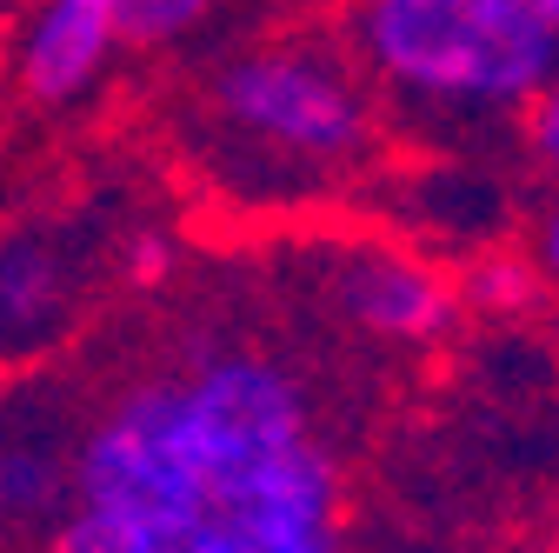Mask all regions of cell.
Instances as JSON below:
<instances>
[{"label":"cell","instance_id":"obj_1","mask_svg":"<svg viewBox=\"0 0 559 553\" xmlns=\"http://www.w3.org/2000/svg\"><path fill=\"white\" fill-rule=\"evenodd\" d=\"M367 354L300 320L174 314L147 354L67 400V501L27 553H360Z\"/></svg>","mask_w":559,"mask_h":553},{"label":"cell","instance_id":"obj_2","mask_svg":"<svg viewBox=\"0 0 559 553\" xmlns=\"http://www.w3.org/2000/svg\"><path fill=\"white\" fill-rule=\"evenodd\" d=\"M193 167L247 207H307L354 187L386 148V101L340 34L280 27L221 47L180 101Z\"/></svg>","mask_w":559,"mask_h":553},{"label":"cell","instance_id":"obj_3","mask_svg":"<svg viewBox=\"0 0 559 553\" xmlns=\"http://www.w3.org/2000/svg\"><path fill=\"white\" fill-rule=\"evenodd\" d=\"M340 40L386 107L427 120H513L559 74L526 0H346Z\"/></svg>","mask_w":559,"mask_h":553},{"label":"cell","instance_id":"obj_4","mask_svg":"<svg viewBox=\"0 0 559 553\" xmlns=\"http://www.w3.org/2000/svg\"><path fill=\"white\" fill-rule=\"evenodd\" d=\"M300 301L320 327L386 361L440 354L466 320L453 267L406 240H326L300 281Z\"/></svg>","mask_w":559,"mask_h":553},{"label":"cell","instance_id":"obj_5","mask_svg":"<svg viewBox=\"0 0 559 553\" xmlns=\"http://www.w3.org/2000/svg\"><path fill=\"white\" fill-rule=\"evenodd\" d=\"M107 240L81 214H14L0 221V380H34L94 320L107 287Z\"/></svg>","mask_w":559,"mask_h":553},{"label":"cell","instance_id":"obj_6","mask_svg":"<svg viewBox=\"0 0 559 553\" xmlns=\"http://www.w3.org/2000/svg\"><path fill=\"white\" fill-rule=\"evenodd\" d=\"M120 34L107 0H21L8 27L0 67H8V94L27 114H74L87 107L120 67Z\"/></svg>","mask_w":559,"mask_h":553},{"label":"cell","instance_id":"obj_7","mask_svg":"<svg viewBox=\"0 0 559 553\" xmlns=\"http://www.w3.org/2000/svg\"><path fill=\"white\" fill-rule=\"evenodd\" d=\"M100 273H107V287L114 294H133V301H160L180 287V273H187V247L174 227L160 221H127L107 234V254H100Z\"/></svg>","mask_w":559,"mask_h":553},{"label":"cell","instance_id":"obj_8","mask_svg":"<svg viewBox=\"0 0 559 553\" xmlns=\"http://www.w3.org/2000/svg\"><path fill=\"white\" fill-rule=\"evenodd\" d=\"M453 287H460V307L479 314V320H526L546 294L539 267L513 247H473L453 273Z\"/></svg>","mask_w":559,"mask_h":553},{"label":"cell","instance_id":"obj_9","mask_svg":"<svg viewBox=\"0 0 559 553\" xmlns=\"http://www.w3.org/2000/svg\"><path fill=\"white\" fill-rule=\"evenodd\" d=\"M227 0H107L114 14V34L127 54H174V47H193L206 27L221 21Z\"/></svg>","mask_w":559,"mask_h":553},{"label":"cell","instance_id":"obj_10","mask_svg":"<svg viewBox=\"0 0 559 553\" xmlns=\"http://www.w3.org/2000/svg\"><path fill=\"white\" fill-rule=\"evenodd\" d=\"M520 120V148H526V161H533V174H546V180H559V74L513 114Z\"/></svg>","mask_w":559,"mask_h":553},{"label":"cell","instance_id":"obj_11","mask_svg":"<svg viewBox=\"0 0 559 553\" xmlns=\"http://www.w3.org/2000/svg\"><path fill=\"white\" fill-rule=\"evenodd\" d=\"M533 267H539V281L546 287H559V200L539 214V227H533V254H526Z\"/></svg>","mask_w":559,"mask_h":553},{"label":"cell","instance_id":"obj_12","mask_svg":"<svg viewBox=\"0 0 559 553\" xmlns=\"http://www.w3.org/2000/svg\"><path fill=\"white\" fill-rule=\"evenodd\" d=\"M526 8H533V21H539L552 40H559V0H526Z\"/></svg>","mask_w":559,"mask_h":553},{"label":"cell","instance_id":"obj_13","mask_svg":"<svg viewBox=\"0 0 559 553\" xmlns=\"http://www.w3.org/2000/svg\"><path fill=\"white\" fill-rule=\"evenodd\" d=\"M14 14H21V0H0V47H8V27H14Z\"/></svg>","mask_w":559,"mask_h":553},{"label":"cell","instance_id":"obj_14","mask_svg":"<svg viewBox=\"0 0 559 553\" xmlns=\"http://www.w3.org/2000/svg\"><path fill=\"white\" fill-rule=\"evenodd\" d=\"M14 114V94H8V67H0V120Z\"/></svg>","mask_w":559,"mask_h":553},{"label":"cell","instance_id":"obj_15","mask_svg":"<svg viewBox=\"0 0 559 553\" xmlns=\"http://www.w3.org/2000/svg\"><path fill=\"white\" fill-rule=\"evenodd\" d=\"M0 553H21V540H14V527L0 520Z\"/></svg>","mask_w":559,"mask_h":553},{"label":"cell","instance_id":"obj_16","mask_svg":"<svg viewBox=\"0 0 559 553\" xmlns=\"http://www.w3.org/2000/svg\"><path fill=\"white\" fill-rule=\"evenodd\" d=\"M546 553H559V533H552V540H546Z\"/></svg>","mask_w":559,"mask_h":553}]
</instances>
